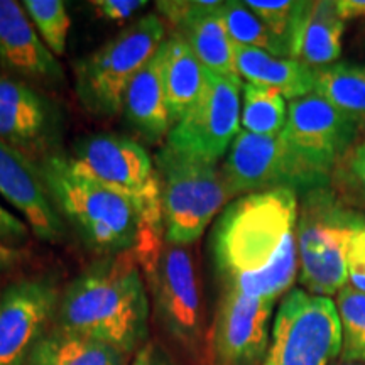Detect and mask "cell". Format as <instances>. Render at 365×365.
Returning <instances> with one entry per match:
<instances>
[{"mask_svg": "<svg viewBox=\"0 0 365 365\" xmlns=\"http://www.w3.org/2000/svg\"><path fill=\"white\" fill-rule=\"evenodd\" d=\"M331 181L345 196L346 203L350 200L365 207V139L355 144L349 153L336 164L331 175Z\"/></svg>", "mask_w": 365, "mask_h": 365, "instance_id": "f546056e", "label": "cell"}, {"mask_svg": "<svg viewBox=\"0 0 365 365\" xmlns=\"http://www.w3.org/2000/svg\"><path fill=\"white\" fill-rule=\"evenodd\" d=\"M331 365H364V364H357V362H344V360H340V362H333Z\"/></svg>", "mask_w": 365, "mask_h": 365, "instance_id": "8d00e7d4", "label": "cell"}, {"mask_svg": "<svg viewBox=\"0 0 365 365\" xmlns=\"http://www.w3.org/2000/svg\"><path fill=\"white\" fill-rule=\"evenodd\" d=\"M61 132V113L27 81L0 75V140L29 159L49 156Z\"/></svg>", "mask_w": 365, "mask_h": 365, "instance_id": "9a60e30c", "label": "cell"}, {"mask_svg": "<svg viewBox=\"0 0 365 365\" xmlns=\"http://www.w3.org/2000/svg\"><path fill=\"white\" fill-rule=\"evenodd\" d=\"M314 95L365 124V66L333 63L317 68Z\"/></svg>", "mask_w": 365, "mask_h": 365, "instance_id": "cb8c5ba5", "label": "cell"}, {"mask_svg": "<svg viewBox=\"0 0 365 365\" xmlns=\"http://www.w3.org/2000/svg\"><path fill=\"white\" fill-rule=\"evenodd\" d=\"M154 164L161 188L164 242L188 247L230 200L222 170L217 163L185 156L168 145L158 150Z\"/></svg>", "mask_w": 365, "mask_h": 365, "instance_id": "5b68a950", "label": "cell"}, {"mask_svg": "<svg viewBox=\"0 0 365 365\" xmlns=\"http://www.w3.org/2000/svg\"><path fill=\"white\" fill-rule=\"evenodd\" d=\"M341 354L336 304L327 296L289 291L274 318L262 365H331Z\"/></svg>", "mask_w": 365, "mask_h": 365, "instance_id": "ba28073f", "label": "cell"}, {"mask_svg": "<svg viewBox=\"0 0 365 365\" xmlns=\"http://www.w3.org/2000/svg\"><path fill=\"white\" fill-rule=\"evenodd\" d=\"M0 66L22 78L51 85L65 81L58 58L41 39L22 4L14 0H0Z\"/></svg>", "mask_w": 365, "mask_h": 365, "instance_id": "ac0fdd59", "label": "cell"}, {"mask_svg": "<svg viewBox=\"0 0 365 365\" xmlns=\"http://www.w3.org/2000/svg\"><path fill=\"white\" fill-rule=\"evenodd\" d=\"M298 195L274 188L245 195L223 210L212 255L223 289L276 303L298 276Z\"/></svg>", "mask_w": 365, "mask_h": 365, "instance_id": "6da1fadb", "label": "cell"}, {"mask_svg": "<svg viewBox=\"0 0 365 365\" xmlns=\"http://www.w3.org/2000/svg\"><path fill=\"white\" fill-rule=\"evenodd\" d=\"M218 0H163L158 12L193 49L205 70L237 75L235 43L232 41Z\"/></svg>", "mask_w": 365, "mask_h": 365, "instance_id": "2e32d148", "label": "cell"}, {"mask_svg": "<svg viewBox=\"0 0 365 365\" xmlns=\"http://www.w3.org/2000/svg\"><path fill=\"white\" fill-rule=\"evenodd\" d=\"M166 24L158 14H148L120 31L102 48L75 66V90L86 110L98 117L122 113L127 86L161 44Z\"/></svg>", "mask_w": 365, "mask_h": 365, "instance_id": "8992f818", "label": "cell"}, {"mask_svg": "<svg viewBox=\"0 0 365 365\" xmlns=\"http://www.w3.org/2000/svg\"><path fill=\"white\" fill-rule=\"evenodd\" d=\"M304 4L307 0H301V2H294V0H247L245 6L262 21V24L277 39L286 44L291 58V41H293Z\"/></svg>", "mask_w": 365, "mask_h": 365, "instance_id": "f1b7e54d", "label": "cell"}, {"mask_svg": "<svg viewBox=\"0 0 365 365\" xmlns=\"http://www.w3.org/2000/svg\"><path fill=\"white\" fill-rule=\"evenodd\" d=\"M159 54L164 98L175 125L186 115L202 93L205 68L190 44L178 34L166 38L159 48Z\"/></svg>", "mask_w": 365, "mask_h": 365, "instance_id": "7402d4cb", "label": "cell"}, {"mask_svg": "<svg viewBox=\"0 0 365 365\" xmlns=\"http://www.w3.org/2000/svg\"><path fill=\"white\" fill-rule=\"evenodd\" d=\"M38 166L59 215L90 247L107 255L134 252L140 267L161 249L164 239L149 234L135 205L76 170L70 158L53 153Z\"/></svg>", "mask_w": 365, "mask_h": 365, "instance_id": "3957f363", "label": "cell"}, {"mask_svg": "<svg viewBox=\"0 0 365 365\" xmlns=\"http://www.w3.org/2000/svg\"><path fill=\"white\" fill-rule=\"evenodd\" d=\"M228 195L245 196L274 188H289L301 196L328 186L296 159L279 135H257L242 129L222 166Z\"/></svg>", "mask_w": 365, "mask_h": 365, "instance_id": "7c38bea8", "label": "cell"}, {"mask_svg": "<svg viewBox=\"0 0 365 365\" xmlns=\"http://www.w3.org/2000/svg\"><path fill=\"white\" fill-rule=\"evenodd\" d=\"M22 261H24L22 249L9 247V245L0 244V274L12 271V269L21 266Z\"/></svg>", "mask_w": 365, "mask_h": 365, "instance_id": "e575fe53", "label": "cell"}, {"mask_svg": "<svg viewBox=\"0 0 365 365\" xmlns=\"http://www.w3.org/2000/svg\"><path fill=\"white\" fill-rule=\"evenodd\" d=\"M33 235L27 223L0 203V244L19 249Z\"/></svg>", "mask_w": 365, "mask_h": 365, "instance_id": "1f68e13d", "label": "cell"}, {"mask_svg": "<svg viewBox=\"0 0 365 365\" xmlns=\"http://www.w3.org/2000/svg\"><path fill=\"white\" fill-rule=\"evenodd\" d=\"M344 31L345 21L339 16L336 2H307L291 41V59L313 68L333 65L341 54Z\"/></svg>", "mask_w": 365, "mask_h": 365, "instance_id": "ffe728a7", "label": "cell"}, {"mask_svg": "<svg viewBox=\"0 0 365 365\" xmlns=\"http://www.w3.org/2000/svg\"><path fill=\"white\" fill-rule=\"evenodd\" d=\"M240 76L205 70V83L193 107L173 125L168 148L185 156L218 163L242 130Z\"/></svg>", "mask_w": 365, "mask_h": 365, "instance_id": "9c48e42d", "label": "cell"}, {"mask_svg": "<svg viewBox=\"0 0 365 365\" xmlns=\"http://www.w3.org/2000/svg\"><path fill=\"white\" fill-rule=\"evenodd\" d=\"M242 95L240 124L244 130L257 135H279L287 118L284 95L252 83H244Z\"/></svg>", "mask_w": 365, "mask_h": 365, "instance_id": "d4e9b609", "label": "cell"}, {"mask_svg": "<svg viewBox=\"0 0 365 365\" xmlns=\"http://www.w3.org/2000/svg\"><path fill=\"white\" fill-rule=\"evenodd\" d=\"M346 277L350 286L365 293V227H360L350 237L345 252Z\"/></svg>", "mask_w": 365, "mask_h": 365, "instance_id": "4dcf8cb0", "label": "cell"}, {"mask_svg": "<svg viewBox=\"0 0 365 365\" xmlns=\"http://www.w3.org/2000/svg\"><path fill=\"white\" fill-rule=\"evenodd\" d=\"M130 365H175L168 354L154 341H145V344L137 350Z\"/></svg>", "mask_w": 365, "mask_h": 365, "instance_id": "836d02e7", "label": "cell"}, {"mask_svg": "<svg viewBox=\"0 0 365 365\" xmlns=\"http://www.w3.org/2000/svg\"><path fill=\"white\" fill-rule=\"evenodd\" d=\"M68 158L83 175L129 198L149 234L164 239L156 164L143 145L125 135L93 134L75 143Z\"/></svg>", "mask_w": 365, "mask_h": 365, "instance_id": "52a82bcc", "label": "cell"}, {"mask_svg": "<svg viewBox=\"0 0 365 365\" xmlns=\"http://www.w3.org/2000/svg\"><path fill=\"white\" fill-rule=\"evenodd\" d=\"M22 7L49 51L56 58L63 56L66 53L68 33L71 27L66 4L61 0H24Z\"/></svg>", "mask_w": 365, "mask_h": 365, "instance_id": "83f0119b", "label": "cell"}, {"mask_svg": "<svg viewBox=\"0 0 365 365\" xmlns=\"http://www.w3.org/2000/svg\"><path fill=\"white\" fill-rule=\"evenodd\" d=\"M341 325V360L365 365V293L345 286L336 296Z\"/></svg>", "mask_w": 365, "mask_h": 365, "instance_id": "4316f807", "label": "cell"}, {"mask_svg": "<svg viewBox=\"0 0 365 365\" xmlns=\"http://www.w3.org/2000/svg\"><path fill=\"white\" fill-rule=\"evenodd\" d=\"M59 287L51 277H24L0 296V365H27L56 318Z\"/></svg>", "mask_w": 365, "mask_h": 365, "instance_id": "4fadbf2b", "label": "cell"}, {"mask_svg": "<svg viewBox=\"0 0 365 365\" xmlns=\"http://www.w3.org/2000/svg\"><path fill=\"white\" fill-rule=\"evenodd\" d=\"M235 68L245 83L279 91L291 102L314 91L317 68L296 59L277 58L261 49L235 44Z\"/></svg>", "mask_w": 365, "mask_h": 365, "instance_id": "44dd1931", "label": "cell"}, {"mask_svg": "<svg viewBox=\"0 0 365 365\" xmlns=\"http://www.w3.org/2000/svg\"><path fill=\"white\" fill-rule=\"evenodd\" d=\"M222 14L228 34L237 46L261 49L277 58H289V49L286 48V44L262 24V21L245 6V2L239 0L223 2Z\"/></svg>", "mask_w": 365, "mask_h": 365, "instance_id": "484cf974", "label": "cell"}, {"mask_svg": "<svg viewBox=\"0 0 365 365\" xmlns=\"http://www.w3.org/2000/svg\"><path fill=\"white\" fill-rule=\"evenodd\" d=\"M360 227L365 217L330 186L301 195L296 244L299 282L309 293L328 298L346 286V244Z\"/></svg>", "mask_w": 365, "mask_h": 365, "instance_id": "277c9868", "label": "cell"}, {"mask_svg": "<svg viewBox=\"0 0 365 365\" xmlns=\"http://www.w3.org/2000/svg\"><path fill=\"white\" fill-rule=\"evenodd\" d=\"M0 195L24 217L36 239L58 244L66 227L54 207L38 163L0 140Z\"/></svg>", "mask_w": 365, "mask_h": 365, "instance_id": "e0dca14e", "label": "cell"}, {"mask_svg": "<svg viewBox=\"0 0 365 365\" xmlns=\"http://www.w3.org/2000/svg\"><path fill=\"white\" fill-rule=\"evenodd\" d=\"M272 309V301L223 289L210 335V365H262Z\"/></svg>", "mask_w": 365, "mask_h": 365, "instance_id": "5bb4252c", "label": "cell"}, {"mask_svg": "<svg viewBox=\"0 0 365 365\" xmlns=\"http://www.w3.org/2000/svg\"><path fill=\"white\" fill-rule=\"evenodd\" d=\"M149 291L134 252L105 255L65 287L53 328L127 357L148 341Z\"/></svg>", "mask_w": 365, "mask_h": 365, "instance_id": "7a4b0ae2", "label": "cell"}, {"mask_svg": "<svg viewBox=\"0 0 365 365\" xmlns=\"http://www.w3.org/2000/svg\"><path fill=\"white\" fill-rule=\"evenodd\" d=\"M158 322L188 352L200 345L203 328L202 293L188 247L163 242L143 267Z\"/></svg>", "mask_w": 365, "mask_h": 365, "instance_id": "30bf717a", "label": "cell"}, {"mask_svg": "<svg viewBox=\"0 0 365 365\" xmlns=\"http://www.w3.org/2000/svg\"><path fill=\"white\" fill-rule=\"evenodd\" d=\"M359 129L355 118L312 93L287 105L281 139L309 173L328 185L336 164L354 148Z\"/></svg>", "mask_w": 365, "mask_h": 365, "instance_id": "8fae6325", "label": "cell"}, {"mask_svg": "<svg viewBox=\"0 0 365 365\" xmlns=\"http://www.w3.org/2000/svg\"><path fill=\"white\" fill-rule=\"evenodd\" d=\"M127 359L110 345L51 328L36 345L27 365H127Z\"/></svg>", "mask_w": 365, "mask_h": 365, "instance_id": "603a6c76", "label": "cell"}, {"mask_svg": "<svg viewBox=\"0 0 365 365\" xmlns=\"http://www.w3.org/2000/svg\"><path fill=\"white\" fill-rule=\"evenodd\" d=\"M122 113L132 130L148 144L168 139L173 122L164 98L159 49L127 86Z\"/></svg>", "mask_w": 365, "mask_h": 365, "instance_id": "d6986e66", "label": "cell"}, {"mask_svg": "<svg viewBox=\"0 0 365 365\" xmlns=\"http://www.w3.org/2000/svg\"><path fill=\"white\" fill-rule=\"evenodd\" d=\"M336 11L344 21L365 16V0H336Z\"/></svg>", "mask_w": 365, "mask_h": 365, "instance_id": "d590c367", "label": "cell"}, {"mask_svg": "<svg viewBox=\"0 0 365 365\" xmlns=\"http://www.w3.org/2000/svg\"><path fill=\"white\" fill-rule=\"evenodd\" d=\"M91 6L103 19L125 21L134 17L139 11H143L148 6V2H143V0H93Z\"/></svg>", "mask_w": 365, "mask_h": 365, "instance_id": "d6a6232c", "label": "cell"}]
</instances>
